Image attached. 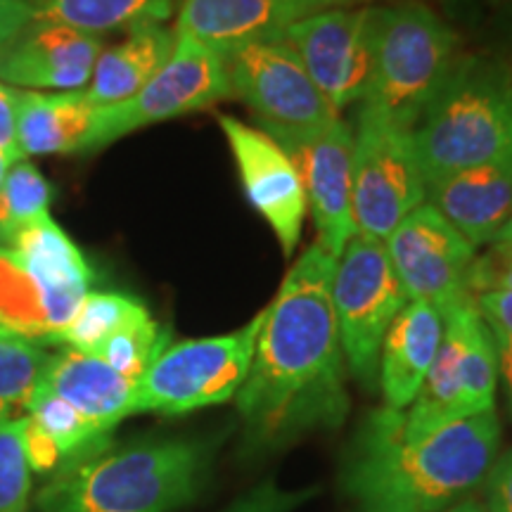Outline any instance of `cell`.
I'll return each instance as SVG.
<instances>
[{
	"label": "cell",
	"instance_id": "1",
	"mask_svg": "<svg viewBox=\"0 0 512 512\" xmlns=\"http://www.w3.org/2000/svg\"><path fill=\"white\" fill-rule=\"evenodd\" d=\"M335 261L313 242L264 309L252 366L235 396L247 451L285 446L347 418V373L332 306Z\"/></svg>",
	"mask_w": 512,
	"mask_h": 512
},
{
	"label": "cell",
	"instance_id": "34",
	"mask_svg": "<svg viewBox=\"0 0 512 512\" xmlns=\"http://www.w3.org/2000/svg\"><path fill=\"white\" fill-rule=\"evenodd\" d=\"M475 304L491 330L512 337V292H484L475 297Z\"/></svg>",
	"mask_w": 512,
	"mask_h": 512
},
{
	"label": "cell",
	"instance_id": "19",
	"mask_svg": "<svg viewBox=\"0 0 512 512\" xmlns=\"http://www.w3.org/2000/svg\"><path fill=\"white\" fill-rule=\"evenodd\" d=\"M425 202L475 249L491 245L512 216V159L441 176L427 183Z\"/></svg>",
	"mask_w": 512,
	"mask_h": 512
},
{
	"label": "cell",
	"instance_id": "21",
	"mask_svg": "<svg viewBox=\"0 0 512 512\" xmlns=\"http://www.w3.org/2000/svg\"><path fill=\"white\" fill-rule=\"evenodd\" d=\"M100 105L83 91L41 93L17 88V147L31 155H69L93 150Z\"/></svg>",
	"mask_w": 512,
	"mask_h": 512
},
{
	"label": "cell",
	"instance_id": "28",
	"mask_svg": "<svg viewBox=\"0 0 512 512\" xmlns=\"http://www.w3.org/2000/svg\"><path fill=\"white\" fill-rule=\"evenodd\" d=\"M53 188L27 159L10 164L0 183V245H8L19 228L48 214Z\"/></svg>",
	"mask_w": 512,
	"mask_h": 512
},
{
	"label": "cell",
	"instance_id": "25",
	"mask_svg": "<svg viewBox=\"0 0 512 512\" xmlns=\"http://www.w3.org/2000/svg\"><path fill=\"white\" fill-rule=\"evenodd\" d=\"M50 356L41 344L0 330V425L27 415L46 377Z\"/></svg>",
	"mask_w": 512,
	"mask_h": 512
},
{
	"label": "cell",
	"instance_id": "18",
	"mask_svg": "<svg viewBox=\"0 0 512 512\" xmlns=\"http://www.w3.org/2000/svg\"><path fill=\"white\" fill-rule=\"evenodd\" d=\"M102 50L100 36L31 19L0 55V81L22 91H83Z\"/></svg>",
	"mask_w": 512,
	"mask_h": 512
},
{
	"label": "cell",
	"instance_id": "13",
	"mask_svg": "<svg viewBox=\"0 0 512 512\" xmlns=\"http://www.w3.org/2000/svg\"><path fill=\"white\" fill-rule=\"evenodd\" d=\"M283 38L337 114L366 98L375 64L373 8H330L292 24Z\"/></svg>",
	"mask_w": 512,
	"mask_h": 512
},
{
	"label": "cell",
	"instance_id": "5",
	"mask_svg": "<svg viewBox=\"0 0 512 512\" xmlns=\"http://www.w3.org/2000/svg\"><path fill=\"white\" fill-rule=\"evenodd\" d=\"M375 64L361 105L413 131L458 60V36L427 5L373 8Z\"/></svg>",
	"mask_w": 512,
	"mask_h": 512
},
{
	"label": "cell",
	"instance_id": "35",
	"mask_svg": "<svg viewBox=\"0 0 512 512\" xmlns=\"http://www.w3.org/2000/svg\"><path fill=\"white\" fill-rule=\"evenodd\" d=\"M489 512H512V451L489 470Z\"/></svg>",
	"mask_w": 512,
	"mask_h": 512
},
{
	"label": "cell",
	"instance_id": "11",
	"mask_svg": "<svg viewBox=\"0 0 512 512\" xmlns=\"http://www.w3.org/2000/svg\"><path fill=\"white\" fill-rule=\"evenodd\" d=\"M228 98H233V88L226 60L192 38L176 36L169 60L133 98L100 107L93 150L143 126L207 110Z\"/></svg>",
	"mask_w": 512,
	"mask_h": 512
},
{
	"label": "cell",
	"instance_id": "41",
	"mask_svg": "<svg viewBox=\"0 0 512 512\" xmlns=\"http://www.w3.org/2000/svg\"><path fill=\"white\" fill-rule=\"evenodd\" d=\"M325 3L335 5V8H354L358 0H325Z\"/></svg>",
	"mask_w": 512,
	"mask_h": 512
},
{
	"label": "cell",
	"instance_id": "7",
	"mask_svg": "<svg viewBox=\"0 0 512 512\" xmlns=\"http://www.w3.org/2000/svg\"><path fill=\"white\" fill-rule=\"evenodd\" d=\"M266 311L240 330L169 344L136 382V413L183 415L235 399L247 380Z\"/></svg>",
	"mask_w": 512,
	"mask_h": 512
},
{
	"label": "cell",
	"instance_id": "22",
	"mask_svg": "<svg viewBox=\"0 0 512 512\" xmlns=\"http://www.w3.org/2000/svg\"><path fill=\"white\" fill-rule=\"evenodd\" d=\"M43 387L74 406L102 434H110L121 420L133 415L136 382L93 354L76 349L53 354Z\"/></svg>",
	"mask_w": 512,
	"mask_h": 512
},
{
	"label": "cell",
	"instance_id": "14",
	"mask_svg": "<svg viewBox=\"0 0 512 512\" xmlns=\"http://www.w3.org/2000/svg\"><path fill=\"white\" fill-rule=\"evenodd\" d=\"M320 245L337 259L356 235L354 226V126L342 117L309 136L285 140Z\"/></svg>",
	"mask_w": 512,
	"mask_h": 512
},
{
	"label": "cell",
	"instance_id": "12",
	"mask_svg": "<svg viewBox=\"0 0 512 512\" xmlns=\"http://www.w3.org/2000/svg\"><path fill=\"white\" fill-rule=\"evenodd\" d=\"M384 247L408 302L430 304L441 316L475 302L470 271L477 249L427 202L392 230Z\"/></svg>",
	"mask_w": 512,
	"mask_h": 512
},
{
	"label": "cell",
	"instance_id": "20",
	"mask_svg": "<svg viewBox=\"0 0 512 512\" xmlns=\"http://www.w3.org/2000/svg\"><path fill=\"white\" fill-rule=\"evenodd\" d=\"M444 339V316L425 302H408L389 325L377 377L387 408L406 411L430 373Z\"/></svg>",
	"mask_w": 512,
	"mask_h": 512
},
{
	"label": "cell",
	"instance_id": "30",
	"mask_svg": "<svg viewBox=\"0 0 512 512\" xmlns=\"http://www.w3.org/2000/svg\"><path fill=\"white\" fill-rule=\"evenodd\" d=\"M31 465L24 446L22 420L0 425V512H27Z\"/></svg>",
	"mask_w": 512,
	"mask_h": 512
},
{
	"label": "cell",
	"instance_id": "3",
	"mask_svg": "<svg viewBox=\"0 0 512 512\" xmlns=\"http://www.w3.org/2000/svg\"><path fill=\"white\" fill-rule=\"evenodd\" d=\"M207 456L185 439L105 446L50 477L36 503L41 512H169L195 496Z\"/></svg>",
	"mask_w": 512,
	"mask_h": 512
},
{
	"label": "cell",
	"instance_id": "6",
	"mask_svg": "<svg viewBox=\"0 0 512 512\" xmlns=\"http://www.w3.org/2000/svg\"><path fill=\"white\" fill-rule=\"evenodd\" d=\"M498 354L477 304L444 316V339L411 406L401 411V432L422 437L451 422L494 411Z\"/></svg>",
	"mask_w": 512,
	"mask_h": 512
},
{
	"label": "cell",
	"instance_id": "2",
	"mask_svg": "<svg viewBox=\"0 0 512 512\" xmlns=\"http://www.w3.org/2000/svg\"><path fill=\"white\" fill-rule=\"evenodd\" d=\"M498 441L496 411L406 437L401 411L384 406L370 415L351 446L344 491L361 512H437L489 475Z\"/></svg>",
	"mask_w": 512,
	"mask_h": 512
},
{
	"label": "cell",
	"instance_id": "29",
	"mask_svg": "<svg viewBox=\"0 0 512 512\" xmlns=\"http://www.w3.org/2000/svg\"><path fill=\"white\" fill-rule=\"evenodd\" d=\"M166 347H169V330L152 320V316H145L107 339L93 356L102 358L107 366L128 380L138 382Z\"/></svg>",
	"mask_w": 512,
	"mask_h": 512
},
{
	"label": "cell",
	"instance_id": "9",
	"mask_svg": "<svg viewBox=\"0 0 512 512\" xmlns=\"http://www.w3.org/2000/svg\"><path fill=\"white\" fill-rule=\"evenodd\" d=\"M351 181L356 233L384 242L413 209L425 204L427 183L413 131L361 105L354 126Z\"/></svg>",
	"mask_w": 512,
	"mask_h": 512
},
{
	"label": "cell",
	"instance_id": "10",
	"mask_svg": "<svg viewBox=\"0 0 512 512\" xmlns=\"http://www.w3.org/2000/svg\"><path fill=\"white\" fill-rule=\"evenodd\" d=\"M226 64L233 95L275 143L309 136L339 117L285 38L254 43Z\"/></svg>",
	"mask_w": 512,
	"mask_h": 512
},
{
	"label": "cell",
	"instance_id": "4",
	"mask_svg": "<svg viewBox=\"0 0 512 512\" xmlns=\"http://www.w3.org/2000/svg\"><path fill=\"white\" fill-rule=\"evenodd\" d=\"M425 183L512 159V74L489 57H458L413 128Z\"/></svg>",
	"mask_w": 512,
	"mask_h": 512
},
{
	"label": "cell",
	"instance_id": "17",
	"mask_svg": "<svg viewBox=\"0 0 512 512\" xmlns=\"http://www.w3.org/2000/svg\"><path fill=\"white\" fill-rule=\"evenodd\" d=\"M325 0H183L176 36L197 41L221 60L254 43L283 38L292 24L330 10Z\"/></svg>",
	"mask_w": 512,
	"mask_h": 512
},
{
	"label": "cell",
	"instance_id": "33",
	"mask_svg": "<svg viewBox=\"0 0 512 512\" xmlns=\"http://www.w3.org/2000/svg\"><path fill=\"white\" fill-rule=\"evenodd\" d=\"M0 152L19 162L17 147V88L0 81Z\"/></svg>",
	"mask_w": 512,
	"mask_h": 512
},
{
	"label": "cell",
	"instance_id": "26",
	"mask_svg": "<svg viewBox=\"0 0 512 512\" xmlns=\"http://www.w3.org/2000/svg\"><path fill=\"white\" fill-rule=\"evenodd\" d=\"M145 316H150V311L138 299L119 292H88L57 344L95 354L107 339Z\"/></svg>",
	"mask_w": 512,
	"mask_h": 512
},
{
	"label": "cell",
	"instance_id": "36",
	"mask_svg": "<svg viewBox=\"0 0 512 512\" xmlns=\"http://www.w3.org/2000/svg\"><path fill=\"white\" fill-rule=\"evenodd\" d=\"M31 19L34 15L24 0H0V55Z\"/></svg>",
	"mask_w": 512,
	"mask_h": 512
},
{
	"label": "cell",
	"instance_id": "23",
	"mask_svg": "<svg viewBox=\"0 0 512 512\" xmlns=\"http://www.w3.org/2000/svg\"><path fill=\"white\" fill-rule=\"evenodd\" d=\"M174 46L176 31L162 24H143L126 31L124 41L100 53L86 86L88 98L100 107L133 98L164 67Z\"/></svg>",
	"mask_w": 512,
	"mask_h": 512
},
{
	"label": "cell",
	"instance_id": "16",
	"mask_svg": "<svg viewBox=\"0 0 512 512\" xmlns=\"http://www.w3.org/2000/svg\"><path fill=\"white\" fill-rule=\"evenodd\" d=\"M91 283L31 264L0 245V330L48 347L72 323Z\"/></svg>",
	"mask_w": 512,
	"mask_h": 512
},
{
	"label": "cell",
	"instance_id": "24",
	"mask_svg": "<svg viewBox=\"0 0 512 512\" xmlns=\"http://www.w3.org/2000/svg\"><path fill=\"white\" fill-rule=\"evenodd\" d=\"M34 19L102 36L162 24L174 12V0H24Z\"/></svg>",
	"mask_w": 512,
	"mask_h": 512
},
{
	"label": "cell",
	"instance_id": "38",
	"mask_svg": "<svg viewBox=\"0 0 512 512\" xmlns=\"http://www.w3.org/2000/svg\"><path fill=\"white\" fill-rule=\"evenodd\" d=\"M448 512H489V510H486V505L477 503V501H465V503L456 505V508H451Z\"/></svg>",
	"mask_w": 512,
	"mask_h": 512
},
{
	"label": "cell",
	"instance_id": "27",
	"mask_svg": "<svg viewBox=\"0 0 512 512\" xmlns=\"http://www.w3.org/2000/svg\"><path fill=\"white\" fill-rule=\"evenodd\" d=\"M5 247H12L31 264L46 268V271L93 283V271L88 261L83 259L81 249L50 219V214L38 216L27 226L19 228Z\"/></svg>",
	"mask_w": 512,
	"mask_h": 512
},
{
	"label": "cell",
	"instance_id": "31",
	"mask_svg": "<svg viewBox=\"0 0 512 512\" xmlns=\"http://www.w3.org/2000/svg\"><path fill=\"white\" fill-rule=\"evenodd\" d=\"M470 290L472 297L484 292H512V242H491L484 254L475 256Z\"/></svg>",
	"mask_w": 512,
	"mask_h": 512
},
{
	"label": "cell",
	"instance_id": "37",
	"mask_svg": "<svg viewBox=\"0 0 512 512\" xmlns=\"http://www.w3.org/2000/svg\"><path fill=\"white\" fill-rule=\"evenodd\" d=\"M491 335H494V342H496L498 370H501L505 389H508V403H510V413H512V337L503 335V332H496V330H491Z\"/></svg>",
	"mask_w": 512,
	"mask_h": 512
},
{
	"label": "cell",
	"instance_id": "15",
	"mask_svg": "<svg viewBox=\"0 0 512 512\" xmlns=\"http://www.w3.org/2000/svg\"><path fill=\"white\" fill-rule=\"evenodd\" d=\"M219 124L233 152L249 204L271 226L280 249L290 259L302 240V228L309 214L302 181L290 155L268 133L238 117L219 114Z\"/></svg>",
	"mask_w": 512,
	"mask_h": 512
},
{
	"label": "cell",
	"instance_id": "39",
	"mask_svg": "<svg viewBox=\"0 0 512 512\" xmlns=\"http://www.w3.org/2000/svg\"><path fill=\"white\" fill-rule=\"evenodd\" d=\"M494 242H512V216L508 219V223L501 228V233L496 235Z\"/></svg>",
	"mask_w": 512,
	"mask_h": 512
},
{
	"label": "cell",
	"instance_id": "40",
	"mask_svg": "<svg viewBox=\"0 0 512 512\" xmlns=\"http://www.w3.org/2000/svg\"><path fill=\"white\" fill-rule=\"evenodd\" d=\"M10 164H15V162H12V159H10L8 155H3V152H0V183H3L5 174H8Z\"/></svg>",
	"mask_w": 512,
	"mask_h": 512
},
{
	"label": "cell",
	"instance_id": "32",
	"mask_svg": "<svg viewBox=\"0 0 512 512\" xmlns=\"http://www.w3.org/2000/svg\"><path fill=\"white\" fill-rule=\"evenodd\" d=\"M309 496L311 494L306 491H283L273 482H266L242 498L240 503H235L228 512H290Z\"/></svg>",
	"mask_w": 512,
	"mask_h": 512
},
{
	"label": "cell",
	"instance_id": "8",
	"mask_svg": "<svg viewBox=\"0 0 512 512\" xmlns=\"http://www.w3.org/2000/svg\"><path fill=\"white\" fill-rule=\"evenodd\" d=\"M406 304L384 242L356 233L335 261L332 306L344 363L363 387H375L384 335Z\"/></svg>",
	"mask_w": 512,
	"mask_h": 512
}]
</instances>
